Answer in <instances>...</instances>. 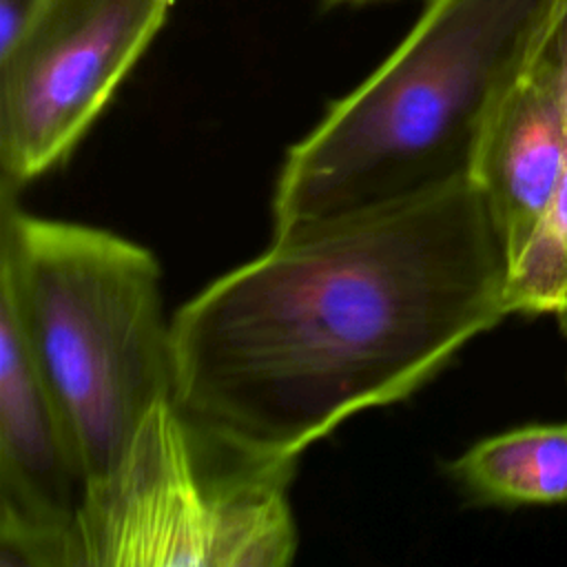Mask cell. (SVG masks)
<instances>
[{
	"label": "cell",
	"instance_id": "1",
	"mask_svg": "<svg viewBox=\"0 0 567 567\" xmlns=\"http://www.w3.org/2000/svg\"><path fill=\"white\" fill-rule=\"evenodd\" d=\"M509 272L472 177L272 233L171 319L173 399L237 456L297 465L505 319Z\"/></svg>",
	"mask_w": 567,
	"mask_h": 567
},
{
	"label": "cell",
	"instance_id": "2",
	"mask_svg": "<svg viewBox=\"0 0 567 567\" xmlns=\"http://www.w3.org/2000/svg\"><path fill=\"white\" fill-rule=\"evenodd\" d=\"M567 0H427L399 47L288 148L272 233L470 177L481 135Z\"/></svg>",
	"mask_w": 567,
	"mask_h": 567
},
{
	"label": "cell",
	"instance_id": "3",
	"mask_svg": "<svg viewBox=\"0 0 567 567\" xmlns=\"http://www.w3.org/2000/svg\"><path fill=\"white\" fill-rule=\"evenodd\" d=\"M0 303L60 412L86 494L148 412L173 399L162 268L122 235L22 210L18 188L2 182Z\"/></svg>",
	"mask_w": 567,
	"mask_h": 567
},
{
	"label": "cell",
	"instance_id": "4",
	"mask_svg": "<svg viewBox=\"0 0 567 567\" xmlns=\"http://www.w3.org/2000/svg\"><path fill=\"white\" fill-rule=\"evenodd\" d=\"M295 467L237 456L166 399L84 494L78 567L288 565L299 545L288 501Z\"/></svg>",
	"mask_w": 567,
	"mask_h": 567
},
{
	"label": "cell",
	"instance_id": "5",
	"mask_svg": "<svg viewBox=\"0 0 567 567\" xmlns=\"http://www.w3.org/2000/svg\"><path fill=\"white\" fill-rule=\"evenodd\" d=\"M175 0H40L0 53V177L55 168L144 55Z\"/></svg>",
	"mask_w": 567,
	"mask_h": 567
},
{
	"label": "cell",
	"instance_id": "6",
	"mask_svg": "<svg viewBox=\"0 0 567 567\" xmlns=\"http://www.w3.org/2000/svg\"><path fill=\"white\" fill-rule=\"evenodd\" d=\"M84 476L18 323L0 303L2 565L78 567Z\"/></svg>",
	"mask_w": 567,
	"mask_h": 567
},
{
	"label": "cell",
	"instance_id": "7",
	"mask_svg": "<svg viewBox=\"0 0 567 567\" xmlns=\"http://www.w3.org/2000/svg\"><path fill=\"white\" fill-rule=\"evenodd\" d=\"M565 104L551 33L492 113L470 177L505 239L512 268L540 230L563 171Z\"/></svg>",
	"mask_w": 567,
	"mask_h": 567
},
{
	"label": "cell",
	"instance_id": "8",
	"mask_svg": "<svg viewBox=\"0 0 567 567\" xmlns=\"http://www.w3.org/2000/svg\"><path fill=\"white\" fill-rule=\"evenodd\" d=\"M452 474L483 505L567 503V423L483 439L452 463Z\"/></svg>",
	"mask_w": 567,
	"mask_h": 567
},
{
	"label": "cell",
	"instance_id": "9",
	"mask_svg": "<svg viewBox=\"0 0 567 567\" xmlns=\"http://www.w3.org/2000/svg\"><path fill=\"white\" fill-rule=\"evenodd\" d=\"M565 104V153L554 204L507 281L509 315L558 312L567 297V7L551 29Z\"/></svg>",
	"mask_w": 567,
	"mask_h": 567
},
{
	"label": "cell",
	"instance_id": "10",
	"mask_svg": "<svg viewBox=\"0 0 567 567\" xmlns=\"http://www.w3.org/2000/svg\"><path fill=\"white\" fill-rule=\"evenodd\" d=\"M40 0H0V53L11 49L31 22Z\"/></svg>",
	"mask_w": 567,
	"mask_h": 567
},
{
	"label": "cell",
	"instance_id": "11",
	"mask_svg": "<svg viewBox=\"0 0 567 567\" xmlns=\"http://www.w3.org/2000/svg\"><path fill=\"white\" fill-rule=\"evenodd\" d=\"M556 319H558V328H560L563 337H567V297H565V301H563L560 310L556 312Z\"/></svg>",
	"mask_w": 567,
	"mask_h": 567
},
{
	"label": "cell",
	"instance_id": "12",
	"mask_svg": "<svg viewBox=\"0 0 567 567\" xmlns=\"http://www.w3.org/2000/svg\"><path fill=\"white\" fill-rule=\"evenodd\" d=\"M374 0H326V4H365Z\"/></svg>",
	"mask_w": 567,
	"mask_h": 567
}]
</instances>
